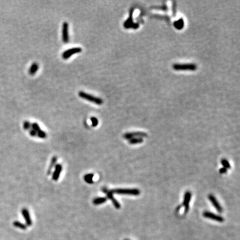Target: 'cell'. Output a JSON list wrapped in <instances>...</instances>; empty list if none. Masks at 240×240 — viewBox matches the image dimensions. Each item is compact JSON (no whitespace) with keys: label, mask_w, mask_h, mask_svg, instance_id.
Returning <instances> with one entry per match:
<instances>
[{"label":"cell","mask_w":240,"mask_h":240,"mask_svg":"<svg viewBox=\"0 0 240 240\" xmlns=\"http://www.w3.org/2000/svg\"><path fill=\"white\" fill-rule=\"evenodd\" d=\"M208 199L210 200V202L212 204L214 207L216 209V210L220 213L223 212V208L221 206L220 203L217 201L216 198L213 196V195L210 194L208 196Z\"/></svg>","instance_id":"8"},{"label":"cell","mask_w":240,"mask_h":240,"mask_svg":"<svg viewBox=\"0 0 240 240\" xmlns=\"http://www.w3.org/2000/svg\"><path fill=\"white\" fill-rule=\"evenodd\" d=\"M227 170L228 169H225L224 167H222L220 169L219 172L221 174H225V173H227Z\"/></svg>","instance_id":"25"},{"label":"cell","mask_w":240,"mask_h":240,"mask_svg":"<svg viewBox=\"0 0 240 240\" xmlns=\"http://www.w3.org/2000/svg\"><path fill=\"white\" fill-rule=\"evenodd\" d=\"M127 240V239H125V240Z\"/></svg>","instance_id":"26"},{"label":"cell","mask_w":240,"mask_h":240,"mask_svg":"<svg viewBox=\"0 0 240 240\" xmlns=\"http://www.w3.org/2000/svg\"><path fill=\"white\" fill-rule=\"evenodd\" d=\"M38 64H37V63L35 62L31 66L30 68L29 69V74L31 75H34L37 72L38 70Z\"/></svg>","instance_id":"16"},{"label":"cell","mask_w":240,"mask_h":240,"mask_svg":"<svg viewBox=\"0 0 240 240\" xmlns=\"http://www.w3.org/2000/svg\"><path fill=\"white\" fill-rule=\"evenodd\" d=\"M82 48H70L66 51H64L63 54H62V57L64 60L68 59V58H70L71 56L73 54H78L82 52Z\"/></svg>","instance_id":"6"},{"label":"cell","mask_w":240,"mask_h":240,"mask_svg":"<svg viewBox=\"0 0 240 240\" xmlns=\"http://www.w3.org/2000/svg\"><path fill=\"white\" fill-rule=\"evenodd\" d=\"M148 136V135L143 132H132L126 133L123 135V137L126 140H129L130 139H134V138H144Z\"/></svg>","instance_id":"4"},{"label":"cell","mask_w":240,"mask_h":240,"mask_svg":"<svg viewBox=\"0 0 240 240\" xmlns=\"http://www.w3.org/2000/svg\"><path fill=\"white\" fill-rule=\"evenodd\" d=\"M13 225L14 226L19 228L21 230H26L27 228V226L25 225L24 223H21L20 221H15L13 223Z\"/></svg>","instance_id":"18"},{"label":"cell","mask_w":240,"mask_h":240,"mask_svg":"<svg viewBox=\"0 0 240 240\" xmlns=\"http://www.w3.org/2000/svg\"><path fill=\"white\" fill-rule=\"evenodd\" d=\"M37 136L41 139H46L47 137L46 133L41 130L40 132H37Z\"/></svg>","instance_id":"21"},{"label":"cell","mask_w":240,"mask_h":240,"mask_svg":"<svg viewBox=\"0 0 240 240\" xmlns=\"http://www.w3.org/2000/svg\"><path fill=\"white\" fill-rule=\"evenodd\" d=\"M143 142V139L142 138H134L129 140V143L131 145L139 144V143H141Z\"/></svg>","instance_id":"17"},{"label":"cell","mask_w":240,"mask_h":240,"mask_svg":"<svg viewBox=\"0 0 240 240\" xmlns=\"http://www.w3.org/2000/svg\"><path fill=\"white\" fill-rule=\"evenodd\" d=\"M107 201V198L106 197H97L93 199L92 203L95 205H100L102 203H104Z\"/></svg>","instance_id":"14"},{"label":"cell","mask_w":240,"mask_h":240,"mask_svg":"<svg viewBox=\"0 0 240 240\" xmlns=\"http://www.w3.org/2000/svg\"><path fill=\"white\" fill-rule=\"evenodd\" d=\"M173 68L176 70H195L196 67L193 64H177L173 66Z\"/></svg>","instance_id":"10"},{"label":"cell","mask_w":240,"mask_h":240,"mask_svg":"<svg viewBox=\"0 0 240 240\" xmlns=\"http://www.w3.org/2000/svg\"><path fill=\"white\" fill-rule=\"evenodd\" d=\"M102 191L103 192L105 193V194L107 196V199H109L112 202V204L113 205V206L115 207L116 209H120L121 208V205L120 203H119L118 201L116 199L115 197L113 196V193L111 192V191L110 190L106 188V187H103L102 188Z\"/></svg>","instance_id":"3"},{"label":"cell","mask_w":240,"mask_h":240,"mask_svg":"<svg viewBox=\"0 0 240 240\" xmlns=\"http://www.w3.org/2000/svg\"><path fill=\"white\" fill-rule=\"evenodd\" d=\"M30 135L32 137H35V136H37V132H36L33 129H31L30 130Z\"/></svg>","instance_id":"24"},{"label":"cell","mask_w":240,"mask_h":240,"mask_svg":"<svg viewBox=\"0 0 240 240\" xmlns=\"http://www.w3.org/2000/svg\"><path fill=\"white\" fill-rule=\"evenodd\" d=\"M68 24L67 22H64L62 25V40L64 43H68L69 42V34H68Z\"/></svg>","instance_id":"9"},{"label":"cell","mask_w":240,"mask_h":240,"mask_svg":"<svg viewBox=\"0 0 240 240\" xmlns=\"http://www.w3.org/2000/svg\"><path fill=\"white\" fill-rule=\"evenodd\" d=\"M57 160H58L57 156H54L51 159V163H50V164L49 167L48 168V173H47L48 175H51L52 169L54 168V167H55L56 165V162H57Z\"/></svg>","instance_id":"13"},{"label":"cell","mask_w":240,"mask_h":240,"mask_svg":"<svg viewBox=\"0 0 240 240\" xmlns=\"http://www.w3.org/2000/svg\"><path fill=\"white\" fill-rule=\"evenodd\" d=\"M191 197H192L191 192L189 191H186L185 193V195H184L183 202L182 203V206L184 207V208H185V211H184L185 214L187 213L189 210V202H190V201L191 199Z\"/></svg>","instance_id":"5"},{"label":"cell","mask_w":240,"mask_h":240,"mask_svg":"<svg viewBox=\"0 0 240 240\" xmlns=\"http://www.w3.org/2000/svg\"><path fill=\"white\" fill-rule=\"evenodd\" d=\"M90 120L91 121L92 126L93 127H96L98 125V120L97 118H96L95 117H92Z\"/></svg>","instance_id":"22"},{"label":"cell","mask_w":240,"mask_h":240,"mask_svg":"<svg viewBox=\"0 0 240 240\" xmlns=\"http://www.w3.org/2000/svg\"><path fill=\"white\" fill-rule=\"evenodd\" d=\"M31 128H32V129H33L34 130H35L36 132H37H37H40L41 130V128L38 125V124L37 123H36V122H34V123L31 124Z\"/></svg>","instance_id":"20"},{"label":"cell","mask_w":240,"mask_h":240,"mask_svg":"<svg viewBox=\"0 0 240 240\" xmlns=\"http://www.w3.org/2000/svg\"><path fill=\"white\" fill-rule=\"evenodd\" d=\"M221 163L223 166V167L226 169H230L231 167V165H230V163L226 159H222L221 160Z\"/></svg>","instance_id":"19"},{"label":"cell","mask_w":240,"mask_h":240,"mask_svg":"<svg viewBox=\"0 0 240 240\" xmlns=\"http://www.w3.org/2000/svg\"><path fill=\"white\" fill-rule=\"evenodd\" d=\"M112 193L118 195H127L132 196H139L141 191L137 189H115L110 190Z\"/></svg>","instance_id":"1"},{"label":"cell","mask_w":240,"mask_h":240,"mask_svg":"<svg viewBox=\"0 0 240 240\" xmlns=\"http://www.w3.org/2000/svg\"><path fill=\"white\" fill-rule=\"evenodd\" d=\"M62 166L61 164H57L55 166V169L54 172L52 174V179L54 181H57L58 180L60 176L61 175V171H62Z\"/></svg>","instance_id":"12"},{"label":"cell","mask_w":240,"mask_h":240,"mask_svg":"<svg viewBox=\"0 0 240 240\" xmlns=\"http://www.w3.org/2000/svg\"><path fill=\"white\" fill-rule=\"evenodd\" d=\"M21 213L23 215L24 219L26 221L27 226H31L32 225V221L30 215V212H29L28 210L26 208H24L21 211Z\"/></svg>","instance_id":"11"},{"label":"cell","mask_w":240,"mask_h":240,"mask_svg":"<svg viewBox=\"0 0 240 240\" xmlns=\"http://www.w3.org/2000/svg\"><path fill=\"white\" fill-rule=\"evenodd\" d=\"M94 175L93 173H87L84 177V179L86 182L88 184H92L94 183Z\"/></svg>","instance_id":"15"},{"label":"cell","mask_w":240,"mask_h":240,"mask_svg":"<svg viewBox=\"0 0 240 240\" xmlns=\"http://www.w3.org/2000/svg\"><path fill=\"white\" fill-rule=\"evenodd\" d=\"M203 216L206 217L207 219L214 220V221H216L219 222H223L225 220L223 217L221 216L218 215H216V214L209 212V211L203 212Z\"/></svg>","instance_id":"7"},{"label":"cell","mask_w":240,"mask_h":240,"mask_svg":"<svg viewBox=\"0 0 240 240\" xmlns=\"http://www.w3.org/2000/svg\"><path fill=\"white\" fill-rule=\"evenodd\" d=\"M24 128L25 130H30L31 128V124L30 122L26 121L24 123Z\"/></svg>","instance_id":"23"},{"label":"cell","mask_w":240,"mask_h":240,"mask_svg":"<svg viewBox=\"0 0 240 240\" xmlns=\"http://www.w3.org/2000/svg\"><path fill=\"white\" fill-rule=\"evenodd\" d=\"M78 96L81 98L85 99L87 101L91 102L92 103H94L95 104L98 105H101L103 104L104 101L102 100L101 98L100 97H97L94 96L93 95H90L86 93L84 91H80L78 92Z\"/></svg>","instance_id":"2"}]
</instances>
